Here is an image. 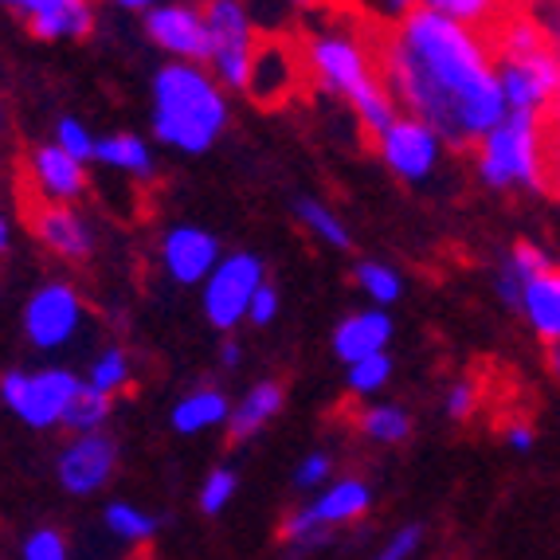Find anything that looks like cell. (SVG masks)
<instances>
[{
    "instance_id": "d4e9b609",
    "label": "cell",
    "mask_w": 560,
    "mask_h": 560,
    "mask_svg": "<svg viewBox=\"0 0 560 560\" xmlns=\"http://www.w3.org/2000/svg\"><path fill=\"white\" fill-rule=\"evenodd\" d=\"M106 416H110V396L98 393V388H91V384L79 388L75 400L63 408V423L71 431H94Z\"/></svg>"
},
{
    "instance_id": "e0dca14e",
    "label": "cell",
    "mask_w": 560,
    "mask_h": 560,
    "mask_svg": "<svg viewBox=\"0 0 560 560\" xmlns=\"http://www.w3.org/2000/svg\"><path fill=\"white\" fill-rule=\"evenodd\" d=\"M215 259V240L192 228H180L165 240V262L177 282H197L205 279V271Z\"/></svg>"
},
{
    "instance_id": "ac0fdd59",
    "label": "cell",
    "mask_w": 560,
    "mask_h": 560,
    "mask_svg": "<svg viewBox=\"0 0 560 560\" xmlns=\"http://www.w3.org/2000/svg\"><path fill=\"white\" fill-rule=\"evenodd\" d=\"M369 502H373L369 486L357 482V478H346V482H337L334 490H326L318 502L310 505L306 517H310V525H314V529H318V525H341V522H353V517H361L364 510H369Z\"/></svg>"
},
{
    "instance_id": "3957f363",
    "label": "cell",
    "mask_w": 560,
    "mask_h": 560,
    "mask_svg": "<svg viewBox=\"0 0 560 560\" xmlns=\"http://www.w3.org/2000/svg\"><path fill=\"white\" fill-rule=\"evenodd\" d=\"M475 165L482 185L498 188V192H545L557 173L545 118L510 110L475 145Z\"/></svg>"
},
{
    "instance_id": "f6af8a7d",
    "label": "cell",
    "mask_w": 560,
    "mask_h": 560,
    "mask_svg": "<svg viewBox=\"0 0 560 560\" xmlns=\"http://www.w3.org/2000/svg\"><path fill=\"white\" fill-rule=\"evenodd\" d=\"M121 4H130V9H141V4H153V0H121Z\"/></svg>"
},
{
    "instance_id": "ab89813d",
    "label": "cell",
    "mask_w": 560,
    "mask_h": 560,
    "mask_svg": "<svg viewBox=\"0 0 560 560\" xmlns=\"http://www.w3.org/2000/svg\"><path fill=\"white\" fill-rule=\"evenodd\" d=\"M549 373L560 381V346H557V349H549Z\"/></svg>"
},
{
    "instance_id": "5bb4252c",
    "label": "cell",
    "mask_w": 560,
    "mask_h": 560,
    "mask_svg": "<svg viewBox=\"0 0 560 560\" xmlns=\"http://www.w3.org/2000/svg\"><path fill=\"white\" fill-rule=\"evenodd\" d=\"M150 36L161 47H168L173 56L185 59H212V36H208V24L192 9H158L145 20Z\"/></svg>"
},
{
    "instance_id": "5b68a950",
    "label": "cell",
    "mask_w": 560,
    "mask_h": 560,
    "mask_svg": "<svg viewBox=\"0 0 560 560\" xmlns=\"http://www.w3.org/2000/svg\"><path fill=\"white\" fill-rule=\"evenodd\" d=\"M12 185H16L12 192H16V208H20L24 228H28L44 247H51L59 259L86 262V255H91V235H86V228L79 224V215L71 212V208H63L44 185H39L28 158H16Z\"/></svg>"
},
{
    "instance_id": "4fadbf2b",
    "label": "cell",
    "mask_w": 560,
    "mask_h": 560,
    "mask_svg": "<svg viewBox=\"0 0 560 560\" xmlns=\"http://www.w3.org/2000/svg\"><path fill=\"white\" fill-rule=\"evenodd\" d=\"M75 322H79L75 290L71 287H44L36 299H32L24 326H28V337L36 341V346L51 349V346H59V341H67V334L75 329Z\"/></svg>"
},
{
    "instance_id": "83f0119b",
    "label": "cell",
    "mask_w": 560,
    "mask_h": 560,
    "mask_svg": "<svg viewBox=\"0 0 560 560\" xmlns=\"http://www.w3.org/2000/svg\"><path fill=\"white\" fill-rule=\"evenodd\" d=\"M388 373H393V361L384 353L364 357V361L353 364V373H349V388L353 393H376L381 384H388Z\"/></svg>"
},
{
    "instance_id": "603a6c76",
    "label": "cell",
    "mask_w": 560,
    "mask_h": 560,
    "mask_svg": "<svg viewBox=\"0 0 560 560\" xmlns=\"http://www.w3.org/2000/svg\"><path fill=\"white\" fill-rule=\"evenodd\" d=\"M228 416V400L215 388H200V393H192L188 400L177 404V411H173V428L185 431V435H192V431L200 428H212V423H220Z\"/></svg>"
},
{
    "instance_id": "277c9868",
    "label": "cell",
    "mask_w": 560,
    "mask_h": 560,
    "mask_svg": "<svg viewBox=\"0 0 560 560\" xmlns=\"http://www.w3.org/2000/svg\"><path fill=\"white\" fill-rule=\"evenodd\" d=\"M158 133L185 153L208 150L224 126V103L200 71L165 67L158 75Z\"/></svg>"
},
{
    "instance_id": "7dc6e473",
    "label": "cell",
    "mask_w": 560,
    "mask_h": 560,
    "mask_svg": "<svg viewBox=\"0 0 560 560\" xmlns=\"http://www.w3.org/2000/svg\"><path fill=\"white\" fill-rule=\"evenodd\" d=\"M133 560H150V557H145V552H138V557H133Z\"/></svg>"
},
{
    "instance_id": "9c48e42d",
    "label": "cell",
    "mask_w": 560,
    "mask_h": 560,
    "mask_svg": "<svg viewBox=\"0 0 560 560\" xmlns=\"http://www.w3.org/2000/svg\"><path fill=\"white\" fill-rule=\"evenodd\" d=\"M79 388H83V384L71 373H44V376H36V381H28L24 373H9L4 384H0L4 400H9L28 423H36V428L63 420V408L75 400Z\"/></svg>"
},
{
    "instance_id": "ba28073f",
    "label": "cell",
    "mask_w": 560,
    "mask_h": 560,
    "mask_svg": "<svg viewBox=\"0 0 560 560\" xmlns=\"http://www.w3.org/2000/svg\"><path fill=\"white\" fill-rule=\"evenodd\" d=\"M447 141L431 130L428 121L411 118V114H396V121L376 138L373 150L384 158V165L393 168L400 180H423L431 168L440 165V153Z\"/></svg>"
},
{
    "instance_id": "7bdbcfd3",
    "label": "cell",
    "mask_w": 560,
    "mask_h": 560,
    "mask_svg": "<svg viewBox=\"0 0 560 560\" xmlns=\"http://www.w3.org/2000/svg\"><path fill=\"white\" fill-rule=\"evenodd\" d=\"M235 361H240V353H235V346H228L224 349V364H235Z\"/></svg>"
},
{
    "instance_id": "1f68e13d",
    "label": "cell",
    "mask_w": 560,
    "mask_h": 560,
    "mask_svg": "<svg viewBox=\"0 0 560 560\" xmlns=\"http://www.w3.org/2000/svg\"><path fill=\"white\" fill-rule=\"evenodd\" d=\"M232 494H235V475H232V470H224V467L212 470V475H208V482H205V490H200V510H205V514H220Z\"/></svg>"
},
{
    "instance_id": "bcb514c9",
    "label": "cell",
    "mask_w": 560,
    "mask_h": 560,
    "mask_svg": "<svg viewBox=\"0 0 560 560\" xmlns=\"http://www.w3.org/2000/svg\"><path fill=\"white\" fill-rule=\"evenodd\" d=\"M4 240H9V232H4V224H0V252H4Z\"/></svg>"
},
{
    "instance_id": "7c38bea8",
    "label": "cell",
    "mask_w": 560,
    "mask_h": 560,
    "mask_svg": "<svg viewBox=\"0 0 560 560\" xmlns=\"http://www.w3.org/2000/svg\"><path fill=\"white\" fill-rule=\"evenodd\" d=\"M114 463H118V447H114L110 435L86 431L83 440L71 443L59 458V482L71 494H94L114 475Z\"/></svg>"
},
{
    "instance_id": "44dd1931",
    "label": "cell",
    "mask_w": 560,
    "mask_h": 560,
    "mask_svg": "<svg viewBox=\"0 0 560 560\" xmlns=\"http://www.w3.org/2000/svg\"><path fill=\"white\" fill-rule=\"evenodd\" d=\"M279 408H282V388H279V384L267 381V384H259V388H252V393H247V400H243L240 408H235V416H232V431H228V435H232V443H243L247 435H255V431L271 420Z\"/></svg>"
},
{
    "instance_id": "74e56055",
    "label": "cell",
    "mask_w": 560,
    "mask_h": 560,
    "mask_svg": "<svg viewBox=\"0 0 560 560\" xmlns=\"http://www.w3.org/2000/svg\"><path fill=\"white\" fill-rule=\"evenodd\" d=\"M275 310H279V294H275L271 287H259L255 290V299H252V318L259 322H271L275 318Z\"/></svg>"
},
{
    "instance_id": "cb8c5ba5",
    "label": "cell",
    "mask_w": 560,
    "mask_h": 560,
    "mask_svg": "<svg viewBox=\"0 0 560 560\" xmlns=\"http://www.w3.org/2000/svg\"><path fill=\"white\" fill-rule=\"evenodd\" d=\"M353 420H357V431H361V435H369V440H376V443H404V440H408V431H411L408 411L393 408V404L361 408Z\"/></svg>"
},
{
    "instance_id": "8d00e7d4",
    "label": "cell",
    "mask_w": 560,
    "mask_h": 560,
    "mask_svg": "<svg viewBox=\"0 0 560 560\" xmlns=\"http://www.w3.org/2000/svg\"><path fill=\"white\" fill-rule=\"evenodd\" d=\"M326 475H329V458L326 455H310L306 463L299 467V475H294V486H299V490H310V486H318Z\"/></svg>"
},
{
    "instance_id": "f546056e",
    "label": "cell",
    "mask_w": 560,
    "mask_h": 560,
    "mask_svg": "<svg viewBox=\"0 0 560 560\" xmlns=\"http://www.w3.org/2000/svg\"><path fill=\"white\" fill-rule=\"evenodd\" d=\"M106 525H110L118 537H150V533L158 529V522L138 514L133 505H110V510H106Z\"/></svg>"
},
{
    "instance_id": "484cf974",
    "label": "cell",
    "mask_w": 560,
    "mask_h": 560,
    "mask_svg": "<svg viewBox=\"0 0 560 560\" xmlns=\"http://www.w3.org/2000/svg\"><path fill=\"white\" fill-rule=\"evenodd\" d=\"M94 158H103L106 165L133 168V173H150V153L138 138L121 133V138H106L103 145H94Z\"/></svg>"
},
{
    "instance_id": "836d02e7",
    "label": "cell",
    "mask_w": 560,
    "mask_h": 560,
    "mask_svg": "<svg viewBox=\"0 0 560 560\" xmlns=\"http://www.w3.org/2000/svg\"><path fill=\"white\" fill-rule=\"evenodd\" d=\"M24 560H67V541L56 529H39L24 541Z\"/></svg>"
},
{
    "instance_id": "f35d334b",
    "label": "cell",
    "mask_w": 560,
    "mask_h": 560,
    "mask_svg": "<svg viewBox=\"0 0 560 560\" xmlns=\"http://www.w3.org/2000/svg\"><path fill=\"white\" fill-rule=\"evenodd\" d=\"M505 443L514 451H533V443H537V435H533V428L525 420H514V423H505Z\"/></svg>"
},
{
    "instance_id": "e575fe53",
    "label": "cell",
    "mask_w": 560,
    "mask_h": 560,
    "mask_svg": "<svg viewBox=\"0 0 560 560\" xmlns=\"http://www.w3.org/2000/svg\"><path fill=\"white\" fill-rule=\"evenodd\" d=\"M59 150L71 153L75 161H83V158H91V153H94V145H91V138L83 133V126H79V121H59Z\"/></svg>"
},
{
    "instance_id": "4316f807",
    "label": "cell",
    "mask_w": 560,
    "mask_h": 560,
    "mask_svg": "<svg viewBox=\"0 0 560 560\" xmlns=\"http://www.w3.org/2000/svg\"><path fill=\"white\" fill-rule=\"evenodd\" d=\"M357 282H361L364 290H369V299L381 302V306H388V302L400 299V275L393 271V267H384V262H361L357 267Z\"/></svg>"
},
{
    "instance_id": "ee69618b",
    "label": "cell",
    "mask_w": 560,
    "mask_h": 560,
    "mask_svg": "<svg viewBox=\"0 0 560 560\" xmlns=\"http://www.w3.org/2000/svg\"><path fill=\"white\" fill-rule=\"evenodd\" d=\"M4 4H16V9L24 12V9H32V4H36V0H4Z\"/></svg>"
},
{
    "instance_id": "8992f818",
    "label": "cell",
    "mask_w": 560,
    "mask_h": 560,
    "mask_svg": "<svg viewBox=\"0 0 560 560\" xmlns=\"http://www.w3.org/2000/svg\"><path fill=\"white\" fill-rule=\"evenodd\" d=\"M318 83L314 63H310L306 39L294 36H259L252 59V75H247V94L262 110H279L294 94L310 91Z\"/></svg>"
},
{
    "instance_id": "d590c367",
    "label": "cell",
    "mask_w": 560,
    "mask_h": 560,
    "mask_svg": "<svg viewBox=\"0 0 560 560\" xmlns=\"http://www.w3.org/2000/svg\"><path fill=\"white\" fill-rule=\"evenodd\" d=\"M416 545H420V529H416V525H411V529L396 533L393 541H388V549H384L376 560H408L411 552H416Z\"/></svg>"
},
{
    "instance_id": "4dcf8cb0",
    "label": "cell",
    "mask_w": 560,
    "mask_h": 560,
    "mask_svg": "<svg viewBox=\"0 0 560 560\" xmlns=\"http://www.w3.org/2000/svg\"><path fill=\"white\" fill-rule=\"evenodd\" d=\"M299 215L306 220L310 228H314V232L322 235V240L334 243V247H349V232H346L341 224H337L334 215H329L322 205H310V200H302V205H299Z\"/></svg>"
},
{
    "instance_id": "8fae6325",
    "label": "cell",
    "mask_w": 560,
    "mask_h": 560,
    "mask_svg": "<svg viewBox=\"0 0 560 560\" xmlns=\"http://www.w3.org/2000/svg\"><path fill=\"white\" fill-rule=\"evenodd\" d=\"M510 310L522 314V322L541 337L545 349H557L560 346V262L552 259L537 275H529Z\"/></svg>"
},
{
    "instance_id": "60d3db41",
    "label": "cell",
    "mask_w": 560,
    "mask_h": 560,
    "mask_svg": "<svg viewBox=\"0 0 560 560\" xmlns=\"http://www.w3.org/2000/svg\"><path fill=\"white\" fill-rule=\"evenodd\" d=\"M4 133H9V110H4V103H0V141H4Z\"/></svg>"
},
{
    "instance_id": "52a82bcc",
    "label": "cell",
    "mask_w": 560,
    "mask_h": 560,
    "mask_svg": "<svg viewBox=\"0 0 560 560\" xmlns=\"http://www.w3.org/2000/svg\"><path fill=\"white\" fill-rule=\"evenodd\" d=\"M208 36H212V59L220 63L224 79L240 91H247V75H252V59L259 36L252 32V20L243 0H208L205 9Z\"/></svg>"
},
{
    "instance_id": "2e32d148",
    "label": "cell",
    "mask_w": 560,
    "mask_h": 560,
    "mask_svg": "<svg viewBox=\"0 0 560 560\" xmlns=\"http://www.w3.org/2000/svg\"><path fill=\"white\" fill-rule=\"evenodd\" d=\"M388 337H393V322H388V314H381V310H364V314H353V318H346L341 326H337V357L349 364L364 361V357H376L384 353V346H388Z\"/></svg>"
},
{
    "instance_id": "f1b7e54d",
    "label": "cell",
    "mask_w": 560,
    "mask_h": 560,
    "mask_svg": "<svg viewBox=\"0 0 560 560\" xmlns=\"http://www.w3.org/2000/svg\"><path fill=\"white\" fill-rule=\"evenodd\" d=\"M126 376H130V369H126V357H121V349H110V353H103V361L91 369V388L114 396L121 384H126Z\"/></svg>"
},
{
    "instance_id": "b9f144b4",
    "label": "cell",
    "mask_w": 560,
    "mask_h": 560,
    "mask_svg": "<svg viewBox=\"0 0 560 560\" xmlns=\"http://www.w3.org/2000/svg\"><path fill=\"white\" fill-rule=\"evenodd\" d=\"M388 4H393L396 12H408L411 4H420V0H388Z\"/></svg>"
},
{
    "instance_id": "7402d4cb",
    "label": "cell",
    "mask_w": 560,
    "mask_h": 560,
    "mask_svg": "<svg viewBox=\"0 0 560 560\" xmlns=\"http://www.w3.org/2000/svg\"><path fill=\"white\" fill-rule=\"evenodd\" d=\"M420 4L458 20V24H470L478 32H490L505 12H514V0H420Z\"/></svg>"
},
{
    "instance_id": "6da1fadb",
    "label": "cell",
    "mask_w": 560,
    "mask_h": 560,
    "mask_svg": "<svg viewBox=\"0 0 560 560\" xmlns=\"http://www.w3.org/2000/svg\"><path fill=\"white\" fill-rule=\"evenodd\" d=\"M349 39L364 51L393 103L428 121L447 145L475 150L510 114L490 36L470 24H458L428 4H411L396 24L361 16Z\"/></svg>"
},
{
    "instance_id": "7a4b0ae2",
    "label": "cell",
    "mask_w": 560,
    "mask_h": 560,
    "mask_svg": "<svg viewBox=\"0 0 560 560\" xmlns=\"http://www.w3.org/2000/svg\"><path fill=\"white\" fill-rule=\"evenodd\" d=\"M486 36L494 47L505 110L545 118L560 103V47L549 39V32L533 16L514 9L505 12Z\"/></svg>"
},
{
    "instance_id": "d6986e66",
    "label": "cell",
    "mask_w": 560,
    "mask_h": 560,
    "mask_svg": "<svg viewBox=\"0 0 560 560\" xmlns=\"http://www.w3.org/2000/svg\"><path fill=\"white\" fill-rule=\"evenodd\" d=\"M545 262H552V255L545 252L541 243L522 240V243H514V247L505 252V259L498 262V275H494V287H498V294H502L505 306H514V299H517V290H522V282L529 279V275L541 271Z\"/></svg>"
},
{
    "instance_id": "d6a6232c",
    "label": "cell",
    "mask_w": 560,
    "mask_h": 560,
    "mask_svg": "<svg viewBox=\"0 0 560 560\" xmlns=\"http://www.w3.org/2000/svg\"><path fill=\"white\" fill-rule=\"evenodd\" d=\"M478 404H482V388H478V381H458L447 388V416L451 420H470L478 411Z\"/></svg>"
},
{
    "instance_id": "9a60e30c",
    "label": "cell",
    "mask_w": 560,
    "mask_h": 560,
    "mask_svg": "<svg viewBox=\"0 0 560 560\" xmlns=\"http://www.w3.org/2000/svg\"><path fill=\"white\" fill-rule=\"evenodd\" d=\"M20 20L39 39L86 36L91 32V4L86 0H36L32 9L20 12Z\"/></svg>"
},
{
    "instance_id": "ffe728a7",
    "label": "cell",
    "mask_w": 560,
    "mask_h": 560,
    "mask_svg": "<svg viewBox=\"0 0 560 560\" xmlns=\"http://www.w3.org/2000/svg\"><path fill=\"white\" fill-rule=\"evenodd\" d=\"M32 173H36V180L56 200L59 197H79L83 185H86L79 161L63 150H36V158H32Z\"/></svg>"
},
{
    "instance_id": "30bf717a",
    "label": "cell",
    "mask_w": 560,
    "mask_h": 560,
    "mask_svg": "<svg viewBox=\"0 0 560 560\" xmlns=\"http://www.w3.org/2000/svg\"><path fill=\"white\" fill-rule=\"evenodd\" d=\"M262 287V267L259 259H252V255H235V259H228L220 271H215V279L208 282V318L215 322L220 329H232L235 322L252 310V299L255 290Z\"/></svg>"
}]
</instances>
